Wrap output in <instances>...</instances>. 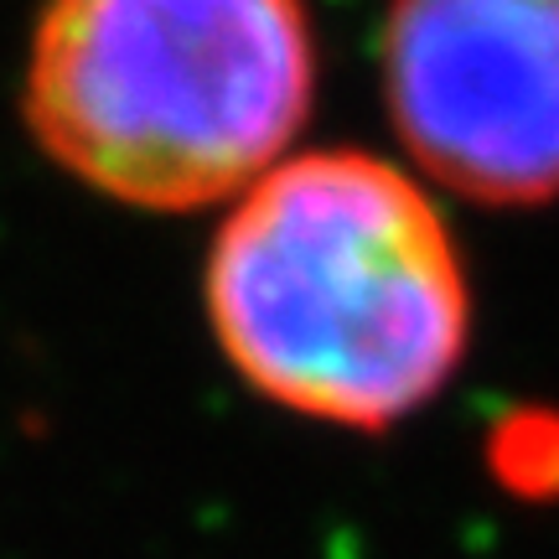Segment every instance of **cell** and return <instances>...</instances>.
Wrapping results in <instances>:
<instances>
[{
    "instance_id": "cell-1",
    "label": "cell",
    "mask_w": 559,
    "mask_h": 559,
    "mask_svg": "<svg viewBox=\"0 0 559 559\" xmlns=\"http://www.w3.org/2000/svg\"><path fill=\"white\" fill-rule=\"evenodd\" d=\"M202 306L260 400L358 436L436 404L472 347V275L436 192L353 145L296 151L228 202Z\"/></svg>"
},
{
    "instance_id": "cell-2",
    "label": "cell",
    "mask_w": 559,
    "mask_h": 559,
    "mask_svg": "<svg viewBox=\"0 0 559 559\" xmlns=\"http://www.w3.org/2000/svg\"><path fill=\"white\" fill-rule=\"evenodd\" d=\"M317 104L306 0H47L21 124L62 177L140 213H198L296 156Z\"/></svg>"
},
{
    "instance_id": "cell-3",
    "label": "cell",
    "mask_w": 559,
    "mask_h": 559,
    "mask_svg": "<svg viewBox=\"0 0 559 559\" xmlns=\"http://www.w3.org/2000/svg\"><path fill=\"white\" fill-rule=\"evenodd\" d=\"M379 94L425 187L559 202V0H389Z\"/></svg>"
}]
</instances>
